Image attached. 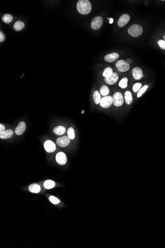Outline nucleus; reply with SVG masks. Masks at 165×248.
Returning <instances> with one entry per match:
<instances>
[{"label": "nucleus", "instance_id": "nucleus-34", "mask_svg": "<svg viewBox=\"0 0 165 248\" xmlns=\"http://www.w3.org/2000/svg\"><path fill=\"white\" fill-rule=\"evenodd\" d=\"M114 20L113 18H110V21H109V23H110V24H112V23H113Z\"/></svg>", "mask_w": 165, "mask_h": 248}, {"label": "nucleus", "instance_id": "nucleus-2", "mask_svg": "<svg viewBox=\"0 0 165 248\" xmlns=\"http://www.w3.org/2000/svg\"><path fill=\"white\" fill-rule=\"evenodd\" d=\"M129 34L134 37H137L142 34V28L138 24H134L131 25L127 30Z\"/></svg>", "mask_w": 165, "mask_h": 248}, {"label": "nucleus", "instance_id": "nucleus-18", "mask_svg": "<svg viewBox=\"0 0 165 248\" xmlns=\"http://www.w3.org/2000/svg\"><path fill=\"white\" fill-rule=\"evenodd\" d=\"M28 190L31 193H38L41 191V187L37 184H32L30 185Z\"/></svg>", "mask_w": 165, "mask_h": 248}, {"label": "nucleus", "instance_id": "nucleus-25", "mask_svg": "<svg viewBox=\"0 0 165 248\" xmlns=\"http://www.w3.org/2000/svg\"><path fill=\"white\" fill-rule=\"evenodd\" d=\"M128 79L127 77H124L121 80L119 83V86L122 89H125L127 86Z\"/></svg>", "mask_w": 165, "mask_h": 248}, {"label": "nucleus", "instance_id": "nucleus-24", "mask_svg": "<svg viewBox=\"0 0 165 248\" xmlns=\"http://www.w3.org/2000/svg\"><path fill=\"white\" fill-rule=\"evenodd\" d=\"M13 18L12 15L10 14H5L2 17V21L5 23H10L12 21Z\"/></svg>", "mask_w": 165, "mask_h": 248}, {"label": "nucleus", "instance_id": "nucleus-26", "mask_svg": "<svg viewBox=\"0 0 165 248\" xmlns=\"http://www.w3.org/2000/svg\"><path fill=\"white\" fill-rule=\"evenodd\" d=\"M67 136L70 140L74 139L75 137V131L73 128L70 127L67 130Z\"/></svg>", "mask_w": 165, "mask_h": 248}, {"label": "nucleus", "instance_id": "nucleus-29", "mask_svg": "<svg viewBox=\"0 0 165 248\" xmlns=\"http://www.w3.org/2000/svg\"><path fill=\"white\" fill-rule=\"evenodd\" d=\"M49 200H50V202H51L52 203H53V204H54V205H57V204H58V203H60V201L56 197L54 196L50 197Z\"/></svg>", "mask_w": 165, "mask_h": 248}, {"label": "nucleus", "instance_id": "nucleus-22", "mask_svg": "<svg viewBox=\"0 0 165 248\" xmlns=\"http://www.w3.org/2000/svg\"><path fill=\"white\" fill-rule=\"evenodd\" d=\"M113 73V72L112 69L110 67H107L103 71V76L105 78L109 77L112 75Z\"/></svg>", "mask_w": 165, "mask_h": 248}, {"label": "nucleus", "instance_id": "nucleus-10", "mask_svg": "<svg viewBox=\"0 0 165 248\" xmlns=\"http://www.w3.org/2000/svg\"><path fill=\"white\" fill-rule=\"evenodd\" d=\"M130 20V17L129 14H124L122 16H121L119 18L118 21V25L119 27H124L125 26L127 23H129Z\"/></svg>", "mask_w": 165, "mask_h": 248}, {"label": "nucleus", "instance_id": "nucleus-7", "mask_svg": "<svg viewBox=\"0 0 165 248\" xmlns=\"http://www.w3.org/2000/svg\"><path fill=\"white\" fill-rule=\"evenodd\" d=\"M57 144L60 147H65L70 143V139L68 136H63L59 137L57 140Z\"/></svg>", "mask_w": 165, "mask_h": 248}, {"label": "nucleus", "instance_id": "nucleus-13", "mask_svg": "<svg viewBox=\"0 0 165 248\" xmlns=\"http://www.w3.org/2000/svg\"><path fill=\"white\" fill-rule=\"evenodd\" d=\"M26 124L24 121H20L18 123L15 130V133L17 135H21L26 130Z\"/></svg>", "mask_w": 165, "mask_h": 248}, {"label": "nucleus", "instance_id": "nucleus-5", "mask_svg": "<svg viewBox=\"0 0 165 248\" xmlns=\"http://www.w3.org/2000/svg\"><path fill=\"white\" fill-rule=\"evenodd\" d=\"M116 66L117 69L121 73L127 71L130 68V64L124 60H120L118 61L116 64Z\"/></svg>", "mask_w": 165, "mask_h": 248}, {"label": "nucleus", "instance_id": "nucleus-21", "mask_svg": "<svg viewBox=\"0 0 165 248\" xmlns=\"http://www.w3.org/2000/svg\"><path fill=\"white\" fill-rule=\"evenodd\" d=\"M55 185V183L54 181L50 180H48L45 181L44 184V186L46 189H50L53 188Z\"/></svg>", "mask_w": 165, "mask_h": 248}, {"label": "nucleus", "instance_id": "nucleus-27", "mask_svg": "<svg viewBox=\"0 0 165 248\" xmlns=\"http://www.w3.org/2000/svg\"><path fill=\"white\" fill-rule=\"evenodd\" d=\"M148 88V85H145L142 88H140V89L139 90V91L138 92V94H137L138 98H139V97H141V96L143 95V94L146 91Z\"/></svg>", "mask_w": 165, "mask_h": 248}, {"label": "nucleus", "instance_id": "nucleus-35", "mask_svg": "<svg viewBox=\"0 0 165 248\" xmlns=\"http://www.w3.org/2000/svg\"><path fill=\"white\" fill-rule=\"evenodd\" d=\"M163 38H164V39H165V35H164V36Z\"/></svg>", "mask_w": 165, "mask_h": 248}, {"label": "nucleus", "instance_id": "nucleus-23", "mask_svg": "<svg viewBox=\"0 0 165 248\" xmlns=\"http://www.w3.org/2000/svg\"><path fill=\"white\" fill-rule=\"evenodd\" d=\"M109 93V90L107 86L102 85L100 89V94L103 96H107Z\"/></svg>", "mask_w": 165, "mask_h": 248}, {"label": "nucleus", "instance_id": "nucleus-4", "mask_svg": "<svg viewBox=\"0 0 165 248\" xmlns=\"http://www.w3.org/2000/svg\"><path fill=\"white\" fill-rule=\"evenodd\" d=\"M103 24V18L101 16H96L92 20L91 23V27L92 29L98 30L102 27Z\"/></svg>", "mask_w": 165, "mask_h": 248}, {"label": "nucleus", "instance_id": "nucleus-17", "mask_svg": "<svg viewBox=\"0 0 165 248\" xmlns=\"http://www.w3.org/2000/svg\"><path fill=\"white\" fill-rule=\"evenodd\" d=\"M124 98L125 100V103H127V105H130L132 103L133 98H132V94L131 92L129 91H127L125 92L124 94Z\"/></svg>", "mask_w": 165, "mask_h": 248}, {"label": "nucleus", "instance_id": "nucleus-9", "mask_svg": "<svg viewBox=\"0 0 165 248\" xmlns=\"http://www.w3.org/2000/svg\"><path fill=\"white\" fill-rule=\"evenodd\" d=\"M56 161L59 165H64L67 162V157L63 152H59L56 156Z\"/></svg>", "mask_w": 165, "mask_h": 248}, {"label": "nucleus", "instance_id": "nucleus-12", "mask_svg": "<svg viewBox=\"0 0 165 248\" xmlns=\"http://www.w3.org/2000/svg\"><path fill=\"white\" fill-rule=\"evenodd\" d=\"M119 79V76L116 73H113L111 76L108 78H105L104 81L107 84L112 85L114 84Z\"/></svg>", "mask_w": 165, "mask_h": 248}, {"label": "nucleus", "instance_id": "nucleus-11", "mask_svg": "<svg viewBox=\"0 0 165 248\" xmlns=\"http://www.w3.org/2000/svg\"><path fill=\"white\" fill-rule=\"evenodd\" d=\"M132 76L134 79L137 80L141 79L143 76L142 70L139 67H134L132 71Z\"/></svg>", "mask_w": 165, "mask_h": 248}, {"label": "nucleus", "instance_id": "nucleus-3", "mask_svg": "<svg viewBox=\"0 0 165 248\" xmlns=\"http://www.w3.org/2000/svg\"><path fill=\"white\" fill-rule=\"evenodd\" d=\"M113 103L116 107H121L124 103V98L120 92H116L112 97Z\"/></svg>", "mask_w": 165, "mask_h": 248}, {"label": "nucleus", "instance_id": "nucleus-30", "mask_svg": "<svg viewBox=\"0 0 165 248\" xmlns=\"http://www.w3.org/2000/svg\"><path fill=\"white\" fill-rule=\"evenodd\" d=\"M158 44L159 46L163 50H165V41L164 40H159L158 41Z\"/></svg>", "mask_w": 165, "mask_h": 248}, {"label": "nucleus", "instance_id": "nucleus-36", "mask_svg": "<svg viewBox=\"0 0 165 248\" xmlns=\"http://www.w3.org/2000/svg\"><path fill=\"white\" fill-rule=\"evenodd\" d=\"M84 110H83V111H82V114H83V113H84Z\"/></svg>", "mask_w": 165, "mask_h": 248}, {"label": "nucleus", "instance_id": "nucleus-32", "mask_svg": "<svg viewBox=\"0 0 165 248\" xmlns=\"http://www.w3.org/2000/svg\"><path fill=\"white\" fill-rule=\"evenodd\" d=\"M5 126H4L3 124H0V132L5 131Z\"/></svg>", "mask_w": 165, "mask_h": 248}, {"label": "nucleus", "instance_id": "nucleus-6", "mask_svg": "<svg viewBox=\"0 0 165 248\" xmlns=\"http://www.w3.org/2000/svg\"><path fill=\"white\" fill-rule=\"evenodd\" d=\"M112 103H113L112 97L107 96L104 97L102 99L101 101L100 102V105L103 108L107 109L111 106Z\"/></svg>", "mask_w": 165, "mask_h": 248}, {"label": "nucleus", "instance_id": "nucleus-20", "mask_svg": "<svg viewBox=\"0 0 165 248\" xmlns=\"http://www.w3.org/2000/svg\"><path fill=\"white\" fill-rule=\"evenodd\" d=\"M93 100L94 102L96 105H98L100 103V102L101 101L102 98H101V96L100 94L98 92V91H95L93 94Z\"/></svg>", "mask_w": 165, "mask_h": 248}, {"label": "nucleus", "instance_id": "nucleus-31", "mask_svg": "<svg viewBox=\"0 0 165 248\" xmlns=\"http://www.w3.org/2000/svg\"><path fill=\"white\" fill-rule=\"evenodd\" d=\"M5 34L2 32V31H1L0 32V42H2L4 41V40H5Z\"/></svg>", "mask_w": 165, "mask_h": 248}, {"label": "nucleus", "instance_id": "nucleus-33", "mask_svg": "<svg viewBox=\"0 0 165 248\" xmlns=\"http://www.w3.org/2000/svg\"><path fill=\"white\" fill-rule=\"evenodd\" d=\"M127 62L130 64H131L132 63V61L131 59H127Z\"/></svg>", "mask_w": 165, "mask_h": 248}, {"label": "nucleus", "instance_id": "nucleus-15", "mask_svg": "<svg viewBox=\"0 0 165 248\" xmlns=\"http://www.w3.org/2000/svg\"><path fill=\"white\" fill-rule=\"evenodd\" d=\"M14 133V131L12 129H8L7 130H5L0 132V138L3 139H9L13 136Z\"/></svg>", "mask_w": 165, "mask_h": 248}, {"label": "nucleus", "instance_id": "nucleus-1", "mask_svg": "<svg viewBox=\"0 0 165 248\" xmlns=\"http://www.w3.org/2000/svg\"><path fill=\"white\" fill-rule=\"evenodd\" d=\"M76 6L78 12L81 14H87L91 11V3L88 0H80Z\"/></svg>", "mask_w": 165, "mask_h": 248}, {"label": "nucleus", "instance_id": "nucleus-8", "mask_svg": "<svg viewBox=\"0 0 165 248\" xmlns=\"http://www.w3.org/2000/svg\"><path fill=\"white\" fill-rule=\"evenodd\" d=\"M44 148L45 150L46 151V152L50 153L52 152H55L56 150V146L55 144L51 140H46L44 143Z\"/></svg>", "mask_w": 165, "mask_h": 248}, {"label": "nucleus", "instance_id": "nucleus-28", "mask_svg": "<svg viewBox=\"0 0 165 248\" xmlns=\"http://www.w3.org/2000/svg\"><path fill=\"white\" fill-rule=\"evenodd\" d=\"M141 86H142V84L140 83H136V84H134L132 87L133 91L135 93H136V92L139 91V90L140 89V88H141Z\"/></svg>", "mask_w": 165, "mask_h": 248}, {"label": "nucleus", "instance_id": "nucleus-14", "mask_svg": "<svg viewBox=\"0 0 165 248\" xmlns=\"http://www.w3.org/2000/svg\"><path fill=\"white\" fill-rule=\"evenodd\" d=\"M119 58V55L117 53H109L105 55L104 57V60L108 62H115Z\"/></svg>", "mask_w": 165, "mask_h": 248}, {"label": "nucleus", "instance_id": "nucleus-19", "mask_svg": "<svg viewBox=\"0 0 165 248\" xmlns=\"http://www.w3.org/2000/svg\"><path fill=\"white\" fill-rule=\"evenodd\" d=\"M25 27V24L23 21H17L14 24V28L16 31H21Z\"/></svg>", "mask_w": 165, "mask_h": 248}, {"label": "nucleus", "instance_id": "nucleus-16", "mask_svg": "<svg viewBox=\"0 0 165 248\" xmlns=\"http://www.w3.org/2000/svg\"><path fill=\"white\" fill-rule=\"evenodd\" d=\"M53 131L57 135H62L66 132V128L63 126H58L54 128Z\"/></svg>", "mask_w": 165, "mask_h": 248}]
</instances>
